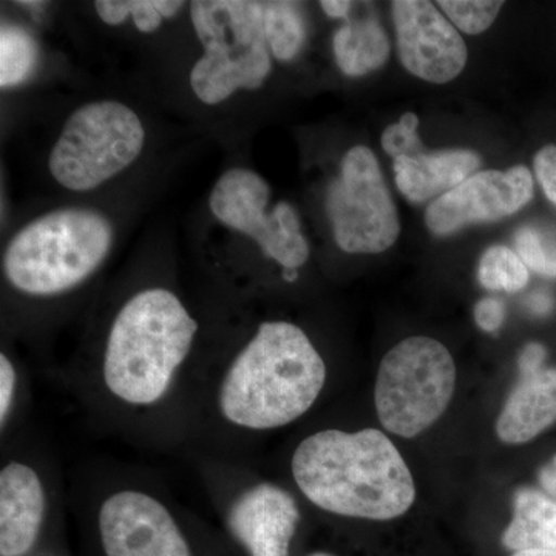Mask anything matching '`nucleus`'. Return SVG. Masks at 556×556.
<instances>
[{"label":"nucleus","instance_id":"1","mask_svg":"<svg viewBox=\"0 0 556 556\" xmlns=\"http://www.w3.org/2000/svg\"><path fill=\"white\" fill-rule=\"evenodd\" d=\"M292 475L311 503L340 517L388 521L415 503L412 471L396 445L375 428L311 434L292 456Z\"/></svg>","mask_w":556,"mask_h":556},{"label":"nucleus","instance_id":"2","mask_svg":"<svg viewBox=\"0 0 556 556\" xmlns=\"http://www.w3.org/2000/svg\"><path fill=\"white\" fill-rule=\"evenodd\" d=\"M327 382V365L302 328L265 321L230 365L219 388L223 416L270 430L305 415Z\"/></svg>","mask_w":556,"mask_h":556},{"label":"nucleus","instance_id":"3","mask_svg":"<svg viewBox=\"0 0 556 556\" xmlns=\"http://www.w3.org/2000/svg\"><path fill=\"white\" fill-rule=\"evenodd\" d=\"M197 331L195 318L169 289L135 294L110 328L102 367L110 393L131 405L159 402L189 356Z\"/></svg>","mask_w":556,"mask_h":556},{"label":"nucleus","instance_id":"4","mask_svg":"<svg viewBox=\"0 0 556 556\" xmlns=\"http://www.w3.org/2000/svg\"><path fill=\"white\" fill-rule=\"evenodd\" d=\"M115 230L101 212L58 208L33 219L11 239L3 273L11 287L51 298L78 287L108 258Z\"/></svg>","mask_w":556,"mask_h":556},{"label":"nucleus","instance_id":"5","mask_svg":"<svg viewBox=\"0 0 556 556\" xmlns=\"http://www.w3.org/2000/svg\"><path fill=\"white\" fill-rule=\"evenodd\" d=\"M190 20L204 49L190 70V87L201 102L218 105L236 91L263 86L273 68L265 2L197 0Z\"/></svg>","mask_w":556,"mask_h":556},{"label":"nucleus","instance_id":"6","mask_svg":"<svg viewBox=\"0 0 556 556\" xmlns=\"http://www.w3.org/2000/svg\"><path fill=\"white\" fill-rule=\"evenodd\" d=\"M144 142V126L129 105L89 102L65 121L51 149V177L72 192H89L130 167Z\"/></svg>","mask_w":556,"mask_h":556},{"label":"nucleus","instance_id":"7","mask_svg":"<svg viewBox=\"0 0 556 556\" xmlns=\"http://www.w3.org/2000/svg\"><path fill=\"white\" fill-rule=\"evenodd\" d=\"M456 386L452 354L431 338L402 340L380 362L376 409L380 424L401 438H416L444 415Z\"/></svg>","mask_w":556,"mask_h":556},{"label":"nucleus","instance_id":"8","mask_svg":"<svg viewBox=\"0 0 556 556\" xmlns=\"http://www.w3.org/2000/svg\"><path fill=\"white\" fill-rule=\"evenodd\" d=\"M328 217L339 248L348 254H379L396 243L401 222L375 153L348 150L327 193Z\"/></svg>","mask_w":556,"mask_h":556},{"label":"nucleus","instance_id":"9","mask_svg":"<svg viewBox=\"0 0 556 556\" xmlns=\"http://www.w3.org/2000/svg\"><path fill=\"white\" fill-rule=\"evenodd\" d=\"M270 188L257 172L233 167L218 178L208 195L212 215L236 232L244 233L283 269L298 270L309 258L295 208L278 203L268 212Z\"/></svg>","mask_w":556,"mask_h":556},{"label":"nucleus","instance_id":"10","mask_svg":"<svg viewBox=\"0 0 556 556\" xmlns=\"http://www.w3.org/2000/svg\"><path fill=\"white\" fill-rule=\"evenodd\" d=\"M391 11L399 60L412 75L431 84H447L463 73L466 42L437 3L396 0L391 3Z\"/></svg>","mask_w":556,"mask_h":556},{"label":"nucleus","instance_id":"11","mask_svg":"<svg viewBox=\"0 0 556 556\" xmlns=\"http://www.w3.org/2000/svg\"><path fill=\"white\" fill-rule=\"evenodd\" d=\"M532 199L533 178L526 166L477 172L428 206L427 228L438 237L452 236L475 223L510 217Z\"/></svg>","mask_w":556,"mask_h":556},{"label":"nucleus","instance_id":"12","mask_svg":"<svg viewBox=\"0 0 556 556\" xmlns=\"http://www.w3.org/2000/svg\"><path fill=\"white\" fill-rule=\"evenodd\" d=\"M100 532L108 556H192L170 511L155 497L134 490L104 501Z\"/></svg>","mask_w":556,"mask_h":556},{"label":"nucleus","instance_id":"13","mask_svg":"<svg viewBox=\"0 0 556 556\" xmlns=\"http://www.w3.org/2000/svg\"><path fill=\"white\" fill-rule=\"evenodd\" d=\"M300 511L287 490L258 484L230 507L228 527L249 556H288Z\"/></svg>","mask_w":556,"mask_h":556},{"label":"nucleus","instance_id":"14","mask_svg":"<svg viewBox=\"0 0 556 556\" xmlns=\"http://www.w3.org/2000/svg\"><path fill=\"white\" fill-rule=\"evenodd\" d=\"M46 517V492L31 467L10 463L0 473V555L24 556Z\"/></svg>","mask_w":556,"mask_h":556},{"label":"nucleus","instance_id":"15","mask_svg":"<svg viewBox=\"0 0 556 556\" xmlns=\"http://www.w3.org/2000/svg\"><path fill=\"white\" fill-rule=\"evenodd\" d=\"M479 166L478 153L460 149L441 152L422 149L409 156H397L393 163L397 189L415 204L445 195L477 174Z\"/></svg>","mask_w":556,"mask_h":556},{"label":"nucleus","instance_id":"16","mask_svg":"<svg viewBox=\"0 0 556 556\" xmlns=\"http://www.w3.org/2000/svg\"><path fill=\"white\" fill-rule=\"evenodd\" d=\"M556 422V368L521 376L497 417L496 434L508 445L526 444Z\"/></svg>","mask_w":556,"mask_h":556},{"label":"nucleus","instance_id":"17","mask_svg":"<svg viewBox=\"0 0 556 556\" xmlns=\"http://www.w3.org/2000/svg\"><path fill=\"white\" fill-rule=\"evenodd\" d=\"M503 544L511 552H556V501L540 490H518Z\"/></svg>","mask_w":556,"mask_h":556},{"label":"nucleus","instance_id":"18","mask_svg":"<svg viewBox=\"0 0 556 556\" xmlns=\"http://www.w3.org/2000/svg\"><path fill=\"white\" fill-rule=\"evenodd\" d=\"M334 56L346 76H365L390 58V39L376 20L348 21L334 36Z\"/></svg>","mask_w":556,"mask_h":556},{"label":"nucleus","instance_id":"19","mask_svg":"<svg viewBox=\"0 0 556 556\" xmlns=\"http://www.w3.org/2000/svg\"><path fill=\"white\" fill-rule=\"evenodd\" d=\"M266 38L276 60H294L306 39L305 17L298 2H265Z\"/></svg>","mask_w":556,"mask_h":556},{"label":"nucleus","instance_id":"20","mask_svg":"<svg viewBox=\"0 0 556 556\" xmlns=\"http://www.w3.org/2000/svg\"><path fill=\"white\" fill-rule=\"evenodd\" d=\"M38 61V46L27 30L17 25H3L0 33V86H20L30 78Z\"/></svg>","mask_w":556,"mask_h":556},{"label":"nucleus","instance_id":"21","mask_svg":"<svg viewBox=\"0 0 556 556\" xmlns=\"http://www.w3.org/2000/svg\"><path fill=\"white\" fill-rule=\"evenodd\" d=\"M478 278L490 291L518 292L529 283V268L514 249L493 247L479 262Z\"/></svg>","mask_w":556,"mask_h":556},{"label":"nucleus","instance_id":"22","mask_svg":"<svg viewBox=\"0 0 556 556\" xmlns=\"http://www.w3.org/2000/svg\"><path fill=\"white\" fill-rule=\"evenodd\" d=\"M503 2L496 0H442L439 9L447 16L457 30L467 35H481L492 27L497 14L503 10Z\"/></svg>","mask_w":556,"mask_h":556},{"label":"nucleus","instance_id":"23","mask_svg":"<svg viewBox=\"0 0 556 556\" xmlns=\"http://www.w3.org/2000/svg\"><path fill=\"white\" fill-rule=\"evenodd\" d=\"M515 251L527 268L541 276L556 278V233H543L533 228H522L515 236Z\"/></svg>","mask_w":556,"mask_h":556},{"label":"nucleus","instance_id":"24","mask_svg":"<svg viewBox=\"0 0 556 556\" xmlns=\"http://www.w3.org/2000/svg\"><path fill=\"white\" fill-rule=\"evenodd\" d=\"M417 126H419V118L415 113H405L399 123L388 127L382 134V148L388 155L397 159V156H409L426 149L417 135Z\"/></svg>","mask_w":556,"mask_h":556},{"label":"nucleus","instance_id":"25","mask_svg":"<svg viewBox=\"0 0 556 556\" xmlns=\"http://www.w3.org/2000/svg\"><path fill=\"white\" fill-rule=\"evenodd\" d=\"M182 7L185 2L178 0H130V14L139 31L153 33L164 21L177 16Z\"/></svg>","mask_w":556,"mask_h":556},{"label":"nucleus","instance_id":"26","mask_svg":"<svg viewBox=\"0 0 556 556\" xmlns=\"http://www.w3.org/2000/svg\"><path fill=\"white\" fill-rule=\"evenodd\" d=\"M533 164H535V174L541 188L556 206V146H544L536 153Z\"/></svg>","mask_w":556,"mask_h":556},{"label":"nucleus","instance_id":"27","mask_svg":"<svg viewBox=\"0 0 556 556\" xmlns=\"http://www.w3.org/2000/svg\"><path fill=\"white\" fill-rule=\"evenodd\" d=\"M475 320H477L478 327L482 331L496 332L506 320L504 303L496 299H482L475 308Z\"/></svg>","mask_w":556,"mask_h":556},{"label":"nucleus","instance_id":"28","mask_svg":"<svg viewBox=\"0 0 556 556\" xmlns=\"http://www.w3.org/2000/svg\"><path fill=\"white\" fill-rule=\"evenodd\" d=\"M16 380V369H14L7 354H2L0 356V420H2V426L5 424L11 402H13Z\"/></svg>","mask_w":556,"mask_h":556},{"label":"nucleus","instance_id":"29","mask_svg":"<svg viewBox=\"0 0 556 556\" xmlns=\"http://www.w3.org/2000/svg\"><path fill=\"white\" fill-rule=\"evenodd\" d=\"M94 10L101 21L110 27L124 24L131 16L130 0H97Z\"/></svg>","mask_w":556,"mask_h":556},{"label":"nucleus","instance_id":"30","mask_svg":"<svg viewBox=\"0 0 556 556\" xmlns=\"http://www.w3.org/2000/svg\"><path fill=\"white\" fill-rule=\"evenodd\" d=\"M546 348L541 343H529L522 350L521 356H519L518 367L521 376L535 375V372L544 369V362H546Z\"/></svg>","mask_w":556,"mask_h":556},{"label":"nucleus","instance_id":"31","mask_svg":"<svg viewBox=\"0 0 556 556\" xmlns=\"http://www.w3.org/2000/svg\"><path fill=\"white\" fill-rule=\"evenodd\" d=\"M540 485L543 486L544 493L556 501V456L541 468Z\"/></svg>","mask_w":556,"mask_h":556},{"label":"nucleus","instance_id":"32","mask_svg":"<svg viewBox=\"0 0 556 556\" xmlns=\"http://www.w3.org/2000/svg\"><path fill=\"white\" fill-rule=\"evenodd\" d=\"M321 10L334 20H346L348 13L353 9V2L346 0H324L320 2Z\"/></svg>","mask_w":556,"mask_h":556},{"label":"nucleus","instance_id":"33","mask_svg":"<svg viewBox=\"0 0 556 556\" xmlns=\"http://www.w3.org/2000/svg\"><path fill=\"white\" fill-rule=\"evenodd\" d=\"M530 308L536 314H546L552 309V299L547 294H536L530 300Z\"/></svg>","mask_w":556,"mask_h":556},{"label":"nucleus","instance_id":"34","mask_svg":"<svg viewBox=\"0 0 556 556\" xmlns=\"http://www.w3.org/2000/svg\"><path fill=\"white\" fill-rule=\"evenodd\" d=\"M511 556H556L555 551H525L514 552Z\"/></svg>","mask_w":556,"mask_h":556},{"label":"nucleus","instance_id":"35","mask_svg":"<svg viewBox=\"0 0 556 556\" xmlns=\"http://www.w3.org/2000/svg\"><path fill=\"white\" fill-rule=\"evenodd\" d=\"M283 278L287 281H295V278H298V270L285 269Z\"/></svg>","mask_w":556,"mask_h":556},{"label":"nucleus","instance_id":"36","mask_svg":"<svg viewBox=\"0 0 556 556\" xmlns=\"http://www.w3.org/2000/svg\"><path fill=\"white\" fill-rule=\"evenodd\" d=\"M311 556H332V555H328V554H314V555H311Z\"/></svg>","mask_w":556,"mask_h":556}]
</instances>
